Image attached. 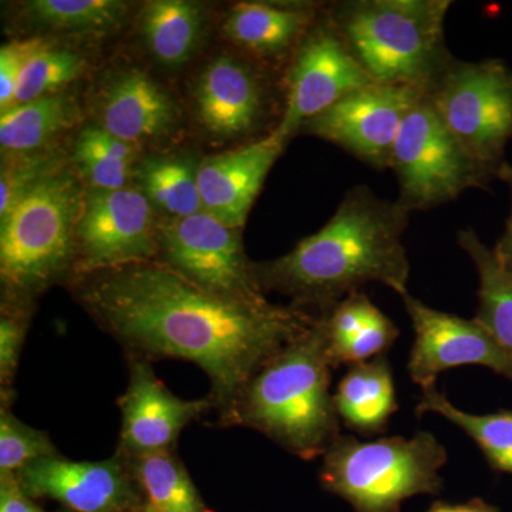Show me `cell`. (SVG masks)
Listing matches in <instances>:
<instances>
[{
  "instance_id": "32",
  "label": "cell",
  "mask_w": 512,
  "mask_h": 512,
  "mask_svg": "<svg viewBox=\"0 0 512 512\" xmlns=\"http://www.w3.org/2000/svg\"><path fill=\"white\" fill-rule=\"evenodd\" d=\"M26 328H28L26 320L3 311L0 319V386H2L3 396L9 393L15 380Z\"/></svg>"
},
{
  "instance_id": "22",
  "label": "cell",
  "mask_w": 512,
  "mask_h": 512,
  "mask_svg": "<svg viewBox=\"0 0 512 512\" xmlns=\"http://www.w3.org/2000/svg\"><path fill=\"white\" fill-rule=\"evenodd\" d=\"M201 9L185 0H153L144 6L140 29L151 55L165 66L191 59L202 33Z\"/></svg>"
},
{
  "instance_id": "20",
  "label": "cell",
  "mask_w": 512,
  "mask_h": 512,
  "mask_svg": "<svg viewBox=\"0 0 512 512\" xmlns=\"http://www.w3.org/2000/svg\"><path fill=\"white\" fill-rule=\"evenodd\" d=\"M342 423L359 436L382 434L399 410L392 366L386 356L349 366L333 394Z\"/></svg>"
},
{
  "instance_id": "11",
  "label": "cell",
  "mask_w": 512,
  "mask_h": 512,
  "mask_svg": "<svg viewBox=\"0 0 512 512\" xmlns=\"http://www.w3.org/2000/svg\"><path fill=\"white\" fill-rule=\"evenodd\" d=\"M372 83L333 20L325 16L296 50L284 114L275 130L289 140L323 111Z\"/></svg>"
},
{
  "instance_id": "14",
  "label": "cell",
  "mask_w": 512,
  "mask_h": 512,
  "mask_svg": "<svg viewBox=\"0 0 512 512\" xmlns=\"http://www.w3.org/2000/svg\"><path fill=\"white\" fill-rule=\"evenodd\" d=\"M29 497L59 501L76 512H123L133 500L134 478L121 453L104 461L40 458L16 473Z\"/></svg>"
},
{
  "instance_id": "18",
  "label": "cell",
  "mask_w": 512,
  "mask_h": 512,
  "mask_svg": "<svg viewBox=\"0 0 512 512\" xmlns=\"http://www.w3.org/2000/svg\"><path fill=\"white\" fill-rule=\"evenodd\" d=\"M100 128L136 146L167 136L178 121L170 94L136 69L114 74L99 96Z\"/></svg>"
},
{
  "instance_id": "29",
  "label": "cell",
  "mask_w": 512,
  "mask_h": 512,
  "mask_svg": "<svg viewBox=\"0 0 512 512\" xmlns=\"http://www.w3.org/2000/svg\"><path fill=\"white\" fill-rule=\"evenodd\" d=\"M84 66L86 62L72 50L45 47L23 69L13 106L57 94L83 73Z\"/></svg>"
},
{
  "instance_id": "5",
  "label": "cell",
  "mask_w": 512,
  "mask_h": 512,
  "mask_svg": "<svg viewBox=\"0 0 512 512\" xmlns=\"http://www.w3.org/2000/svg\"><path fill=\"white\" fill-rule=\"evenodd\" d=\"M83 204L72 174L49 171L0 217V276L9 295L28 299L69 269Z\"/></svg>"
},
{
  "instance_id": "35",
  "label": "cell",
  "mask_w": 512,
  "mask_h": 512,
  "mask_svg": "<svg viewBox=\"0 0 512 512\" xmlns=\"http://www.w3.org/2000/svg\"><path fill=\"white\" fill-rule=\"evenodd\" d=\"M429 512H500L495 505L485 503L481 498H473L464 504H446L437 501L431 505Z\"/></svg>"
},
{
  "instance_id": "26",
  "label": "cell",
  "mask_w": 512,
  "mask_h": 512,
  "mask_svg": "<svg viewBox=\"0 0 512 512\" xmlns=\"http://www.w3.org/2000/svg\"><path fill=\"white\" fill-rule=\"evenodd\" d=\"M137 148L100 127L84 128L77 137L74 157L93 190L126 188Z\"/></svg>"
},
{
  "instance_id": "2",
  "label": "cell",
  "mask_w": 512,
  "mask_h": 512,
  "mask_svg": "<svg viewBox=\"0 0 512 512\" xmlns=\"http://www.w3.org/2000/svg\"><path fill=\"white\" fill-rule=\"evenodd\" d=\"M410 212L365 185L346 192L325 227L289 254L256 265L264 291L292 298L293 306L323 316L372 282L404 295L410 262L404 232Z\"/></svg>"
},
{
  "instance_id": "12",
  "label": "cell",
  "mask_w": 512,
  "mask_h": 512,
  "mask_svg": "<svg viewBox=\"0 0 512 512\" xmlns=\"http://www.w3.org/2000/svg\"><path fill=\"white\" fill-rule=\"evenodd\" d=\"M402 299L414 330L407 372L421 390L436 387L441 373L458 366L488 367L512 380L511 357L476 319L437 311L409 292Z\"/></svg>"
},
{
  "instance_id": "17",
  "label": "cell",
  "mask_w": 512,
  "mask_h": 512,
  "mask_svg": "<svg viewBox=\"0 0 512 512\" xmlns=\"http://www.w3.org/2000/svg\"><path fill=\"white\" fill-rule=\"evenodd\" d=\"M194 101L202 126L218 137L251 134L265 113L261 80L248 66L229 56L205 66L195 83Z\"/></svg>"
},
{
  "instance_id": "6",
  "label": "cell",
  "mask_w": 512,
  "mask_h": 512,
  "mask_svg": "<svg viewBox=\"0 0 512 512\" xmlns=\"http://www.w3.org/2000/svg\"><path fill=\"white\" fill-rule=\"evenodd\" d=\"M447 460L430 431L372 441L340 434L323 456L320 483L355 512H400L409 498L440 493Z\"/></svg>"
},
{
  "instance_id": "15",
  "label": "cell",
  "mask_w": 512,
  "mask_h": 512,
  "mask_svg": "<svg viewBox=\"0 0 512 512\" xmlns=\"http://www.w3.org/2000/svg\"><path fill=\"white\" fill-rule=\"evenodd\" d=\"M211 402L175 397L143 357H134L130 382L119 400L121 434L119 453L126 457L173 451L181 431L210 409Z\"/></svg>"
},
{
  "instance_id": "16",
  "label": "cell",
  "mask_w": 512,
  "mask_h": 512,
  "mask_svg": "<svg viewBox=\"0 0 512 512\" xmlns=\"http://www.w3.org/2000/svg\"><path fill=\"white\" fill-rule=\"evenodd\" d=\"M288 138L272 130L247 146L208 157L197 168L202 208L228 227L241 229Z\"/></svg>"
},
{
  "instance_id": "23",
  "label": "cell",
  "mask_w": 512,
  "mask_h": 512,
  "mask_svg": "<svg viewBox=\"0 0 512 512\" xmlns=\"http://www.w3.org/2000/svg\"><path fill=\"white\" fill-rule=\"evenodd\" d=\"M79 120V107L73 97L52 94L18 104L0 116V146L12 153L40 148Z\"/></svg>"
},
{
  "instance_id": "24",
  "label": "cell",
  "mask_w": 512,
  "mask_h": 512,
  "mask_svg": "<svg viewBox=\"0 0 512 512\" xmlns=\"http://www.w3.org/2000/svg\"><path fill=\"white\" fill-rule=\"evenodd\" d=\"M440 414L444 419L460 427L471 437L484 457L488 466L500 473L512 474V410L490 414H471L454 406L437 387L421 390L416 406V414Z\"/></svg>"
},
{
  "instance_id": "33",
  "label": "cell",
  "mask_w": 512,
  "mask_h": 512,
  "mask_svg": "<svg viewBox=\"0 0 512 512\" xmlns=\"http://www.w3.org/2000/svg\"><path fill=\"white\" fill-rule=\"evenodd\" d=\"M0 512H42L23 490L16 474H0Z\"/></svg>"
},
{
  "instance_id": "7",
  "label": "cell",
  "mask_w": 512,
  "mask_h": 512,
  "mask_svg": "<svg viewBox=\"0 0 512 512\" xmlns=\"http://www.w3.org/2000/svg\"><path fill=\"white\" fill-rule=\"evenodd\" d=\"M427 99L468 156L500 180L512 138L510 67L498 59L454 60Z\"/></svg>"
},
{
  "instance_id": "34",
  "label": "cell",
  "mask_w": 512,
  "mask_h": 512,
  "mask_svg": "<svg viewBox=\"0 0 512 512\" xmlns=\"http://www.w3.org/2000/svg\"><path fill=\"white\" fill-rule=\"evenodd\" d=\"M500 180L510 187L511 191V212L508 218L507 225L503 237L495 245L494 252L497 255L498 261L504 266L505 271L512 275V164L505 165L503 173L500 175Z\"/></svg>"
},
{
  "instance_id": "28",
  "label": "cell",
  "mask_w": 512,
  "mask_h": 512,
  "mask_svg": "<svg viewBox=\"0 0 512 512\" xmlns=\"http://www.w3.org/2000/svg\"><path fill=\"white\" fill-rule=\"evenodd\" d=\"M26 12L43 28L96 35L116 28L126 5L117 0H33L26 3Z\"/></svg>"
},
{
  "instance_id": "3",
  "label": "cell",
  "mask_w": 512,
  "mask_h": 512,
  "mask_svg": "<svg viewBox=\"0 0 512 512\" xmlns=\"http://www.w3.org/2000/svg\"><path fill=\"white\" fill-rule=\"evenodd\" d=\"M323 316L256 373L235 417V424L258 430L306 461L325 456L340 436V419L330 393L335 367Z\"/></svg>"
},
{
  "instance_id": "9",
  "label": "cell",
  "mask_w": 512,
  "mask_h": 512,
  "mask_svg": "<svg viewBox=\"0 0 512 512\" xmlns=\"http://www.w3.org/2000/svg\"><path fill=\"white\" fill-rule=\"evenodd\" d=\"M158 242L160 261L201 288L256 305L269 302L256 265L245 254L239 229L208 212L161 222Z\"/></svg>"
},
{
  "instance_id": "8",
  "label": "cell",
  "mask_w": 512,
  "mask_h": 512,
  "mask_svg": "<svg viewBox=\"0 0 512 512\" xmlns=\"http://www.w3.org/2000/svg\"><path fill=\"white\" fill-rule=\"evenodd\" d=\"M390 168L399 183L396 201L410 214L433 210L497 180L451 136L427 96H421L407 113L393 146Z\"/></svg>"
},
{
  "instance_id": "19",
  "label": "cell",
  "mask_w": 512,
  "mask_h": 512,
  "mask_svg": "<svg viewBox=\"0 0 512 512\" xmlns=\"http://www.w3.org/2000/svg\"><path fill=\"white\" fill-rule=\"evenodd\" d=\"M313 18L315 15L306 6L242 2L229 10L224 32L242 49L256 56L276 59L296 45H302L311 32Z\"/></svg>"
},
{
  "instance_id": "1",
  "label": "cell",
  "mask_w": 512,
  "mask_h": 512,
  "mask_svg": "<svg viewBox=\"0 0 512 512\" xmlns=\"http://www.w3.org/2000/svg\"><path fill=\"white\" fill-rule=\"evenodd\" d=\"M80 301L134 357H174L200 366L224 420L256 373L320 316L298 306L248 303L194 284L160 259L86 275Z\"/></svg>"
},
{
  "instance_id": "31",
  "label": "cell",
  "mask_w": 512,
  "mask_h": 512,
  "mask_svg": "<svg viewBox=\"0 0 512 512\" xmlns=\"http://www.w3.org/2000/svg\"><path fill=\"white\" fill-rule=\"evenodd\" d=\"M49 46L42 39L8 43L0 50V109L9 110L15 104L16 89L23 69L36 53Z\"/></svg>"
},
{
  "instance_id": "21",
  "label": "cell",
  "mask_w": 512,
  "mask_h": 512,
  "mask_svg": "<svg viewBox=\"0 0 512 512\" xmlns=\"http://www.w3.org/2000/svg\"><path fill=\"white\" fill-rule=\"evenodd\" d=\"M458 245L476 266L478 309L474 319L497 340L512 359V275L505 271L493 248L481 241L474 229L458 232Z\"/></svg>"
},
{
  "instance_id": "10",
  "label": "cell",
  "mask_w": 512,
  "mask_h": 512,
  "mask_svg": "<svg viewBox=\"0 0 512 512\" xmlns=\"http://www.w3.org/2000/svg\"><path fill=\"white\" fill-rule=\"evenodd\" d=\"M160 255L158 224L144 192L93 190L84 197L76 231L77 269L106 271Z\"/></svg>"
},
{
  "instance_id": "13",
  "label": "cell",
  "mask_w": 512,
  "mask_h": 512,
  "mask_svg": "<svg viewBox=\"0 0 512 512\" xmlns=\"http://www.w3.org/2000/svg\"><path fill=\"white\" fill-rule=\"evenodd\" d=\"M421 96L424 94L406 87L372 83L349 94L303 127L370 167L383 170L390 168L400 127Z\"/></svg>"
},
{
  "instance_id": "4",
  "label": "cell",
  "mask_w": 512,
  "mask_h": 512,
  "mask_svg": "<svg viewBox=\"0 0 512 512\" xmlns=\"http://www.w3.org/2000/svg\"><path fill=\"white\" fill-rule=\"evenodd\" d=\"M448 0H350L330 19L370 79L427 96L454 57L444 23Z\"/></svg>"
},
{
  "instance_id": "25",
  "label": "cell",
  "mask_w": 512,
  "mask_h": 512,
  "mask_svg": "<svg viewBox=\"0 0 512 512\" xmlns=\"http://www.w3.org/2000/svg\"><path fill=\"white\" fill-rule=\"evenodd\" d=\"M148 512H205L200 494L173 451L127 457Z\"/></svg>"
},
{
  "instance_id": "27",
  "label": "cell",
  "mask_w": 512,
  "mask_h": 512,
  "mask_svg": "<svg viewBox=\"0 0 512 512\" xmlns=\"http://www.w3.org/2000/svg\"><path fill=\"white\" fill-rule=\"evenodd\" d=\"M144 195L173 218H187L204 211L197 170L178 158H151L141 164Z\"/></svg>"
},
{
  "instance_id": "30",
  "label": "cell",
  "mask_w": 512,
  "mask_h": 512,
  "mask_svg": "<svg viewBox=\"0 0 512 512\" xmlns=\"http://www.w3.org/2000/svg\"><path fill=\"white\" fill-rule=\"evenodd\" d=\"M56 447L47 433L16 419L9 407L0 410V474H16L33 461L55 456Z\"/></svg>"
}]
</instances>
